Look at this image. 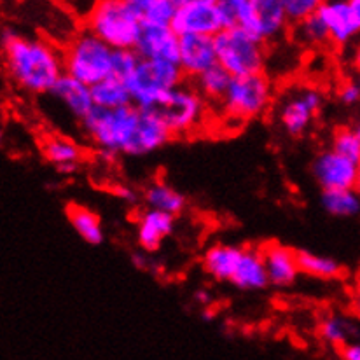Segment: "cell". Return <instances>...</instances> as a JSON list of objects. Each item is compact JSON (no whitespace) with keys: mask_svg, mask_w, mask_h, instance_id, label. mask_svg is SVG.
<instances>
[{"mask_svg":"<svg viewBox=\"0 0 360 360\" xmlns=\"http://www.w3.org/2000/svg\"><path fill=\"white\" fill-rule=\"evenodd\" d=\"M215 65H217V53H215L214 37H205V35L180 37L179 67L186 77L198 79Z\"/></svg>","mask_w":360,"mask_h":360,"instance_id":"9a60e30c","label":"cell"},{"mask_svg":"<svg viewBox=\"0 0 360 360\" xmlns=\"http://www.w3.org/2000/svg\"><path fill=\"white\" fill-rule=\"evenodd\" d=\"M142 27H170L177 0H129Z\"/></svg>","mask_w":360,"mask_h":360,"instance_id":"cb8c5ba5","label":"cell"},{"mask_svg":"<svg viewBox=\"0 0 360 360\" xmlns=\"http://www.w3.org/2000/svg\"><path fill=\"white\" fill-rule=\"evenodd\" d=\"M170 27L179 37H215L219 32H222L219 0H177V11Z\"/></svg>","mask_w":360,"mask_h":360,"instance_id":"30bf717a","label":"cell"},{"mask_svg":"<svg viewBox=\"0 0 360 360\" xmlns=\"http://www.w3.org/2000/svg\"><path fill=\"white\" fill-rule=\"evenodd\" d=\"M68 221H70L74 231L81 236L82 240L88 241L91 245H100L103 241V228L102 221L98 215L89 208L82 207V205L70 203L65 210Z\"/></svg>","mask_w":360,"mask_h":360,"instance_id":"d4e9b609","label":"cell"},{"mask_svg":"<svg viewBox=\"0 0 360 360\" xmlns=\"http://www.w3.org/2000/svg\"><path fill=\"white\" fill-rule=\"evenodd\" d=\"M311 172L322 191L355 189L359 165L345 160L333 149H327L316 154L311 163Z\"/></svg>","mask_w":360,"mask_h":360,"instance_id":"8fae6325","label":"cell"},{"mask_svg":"<svg viewBox=\"0 0 360 360\" xmlns=\"http://www.w3.org/2000/svg\"><path fill=\"white\" fill-rule=\"evenodd\" d=\"M330 149L352 163H360V140L354 128H338L333 135Z\"/></svg>","mask_w":360,"mask_h":360,"instance_id":"f546056e","label":"cell"},{"mask_svg":"<svg viewBox=\"0 0 360 360\" xmlns=\"http://www.w3.org/2000/svg\"><path fill=\"white\" fill-rule=\"evenodd\" d=\"M350 4H352V9H354L355 16H357V20L360 23V0H350Z\"/></svg>","mask_w":360,"mask_h":360,"instance_id":"ab89813d","label":"cell"},{"mask_svg":"<svg viewBox=\"0 0 360 360\" xmlns=\"http://www.w3.org/2000/svg\"><path fill=\"white\" fill-rule=\"evenodd\" d=\"M338 352H340L341 360H360V341L345 345V347L340 348Z\"/></svg>","mask_w":360,"mask_h":360,"instance_id":"d590c367","label":"cell"},{"mask_svg":"<svg viewBox=\"0 0 360 360\" xmlns=\"http://www.w3.org/2000/svg\"><path fill=\"white\" fill-rule=\"evenodd\" d=\"M316 14L326 25L330 42L334 44L345 46L360 32V23L352 9L350 0L320 2Z\"/></svg>","mask_w":360,"mask_h":360,"instance_id":"5bb4252c","label":"cell"},{"mask_svg":"<svg viewBox=\"0 0 360 360\" xmlns=\"http://www.w3.org/2000/svg\"><path fill=\"white\" fill-rule=\"evenodd\" d=\"M184 72L168 61L140 60L133 77L126 82L131 103L142 110H156L174 89L184 84Z\"/></svg>","mask_w":360,"mask_h":360,"instance_id":"5b68a950","label":"cell"},{"mask_svg":"<svg viewBox=\"0 0 360 360\" xmlns=\"http://www.w3.org/2000/svg\"><path fill=\"white\" fill-rule=\"evenodd\" d=\"M296 257L300 271L304 275L322 280H333L341 275V264L329 255L315 254V252L308 250H296Z\"/></svg>","mask_w":360,"mask_h":360,"instance_id":"f1b7e54d","label":"cell"},{"mask_svg":"<svg viewBox=\"0 0 360 360\" xmlns=\"http://www.w3.org/2000/svg\"><path fill=\"white\" fill-rule=\"evenodd\" d=\"M135 53L142 60L168 61L179 65L180 37L172 27H142Z\"/></svg>","mask_w":360,"mask_h":360,"instance_id":"4fadbf2b","label":"cell"},{"mask_svg":"<svg viewBox=\"0 0 360 360\" xmlns=\"http://www.w3.org/2000/svg\"><path fill=\"white\" fill-rule=\"evenodd\" d=\"M117 194H120L126 203H136L135 191H131L129 187H120V189H117Z\"/></svg>","mask_w":360,"mask_h":360,"instance_id":"74e56055","label":"cell"},{"mask_svg":"<svg viewBox=\"0 0 360 360\" xmlns=\"http://www.w3.org/2000/svg\"><path fill=\"white\" fill-rule=\"evenodd\" d=\"M355 290H357V294H359V297H360V273H359L357 280H355Z\"/></svg>","mask_w":360,"mask_h":360,"instance_id":"ee69618b","label":"cell"},{"mask_svg":"<svg viewBox=\"0 0 360 360\" xmlns=\"http://www.w3.org/2000/svg\"><path fill=\"white\" fill-rule=\"evenodd\" d=\"M322 93L313 88H302L289 96L280 107V122L290 136H302L311 126L313 117L322 109Z\"/></svg>","mask_w":360,"mask_h":360,"instance_id":"7c38bea8","label":"cell"},{"mask_svg":"<svg viewBox=\"0 0 360 360\" xmlns=\"http://www.w3.org/2000/svg\"><path fill=\"white\" fill-rule=\"evenodd\" d=\"M340 100L345 105H355V103L360 102V84L359 82H345L340 88Z\"/></svg>","mask_w":360,"mask_h":360,"instance_id":"e575fe53","label":"cell"},{"mask_svg":"<svg viewBox=\"0 0 360 360\" xmlns=\"http://www.w3.org/2000/svg\"><path fill=\"white\" fill-rule=\"evenodd\" d=\"M42 154L60 174H74L82 158L81 147L65 136H46L41 146Z\"/></svg>","mask_w":360,"mask_h":360,"instance_id":"44dd1931","label":"cell"},{"mask_svg":"<svg viewBox=\"0 0 360 360\" xmlns=\"http://www.w3.org/2000/svg\"><path fill=\"white\" fill-rule=\"evenodd\" d=\"M219 18H221L222 30L238 27V14H236L235 0H219Z\"/></svg>","mask_w":360,"mask_h":360,"instance_id":"836d02e7","label":"cell"},{"mask_svg":"<svg viewBox=\"0 0 360 360\" xmlns=\"http://www.w3.org/2000/svg\"><path fill=\"white\" fill-rule=\"evenodd\" d=\"M91 95L95 107H98V109L117 110L122 107L133 105L128 86L114 77H107L98 84L91 86Z\"/></svg>","mask_w":360,"mask_h":360,"instance_id":"484cf974","label":"cell"},{"mask_svg":"<svg viewBox=\"0 0 360 360\" xmlns=\"http://www.w3.org/2000/svg\"><path fill=\"white\" fill-rule=\"evenodd\" d=\"M354 131H355V135H357L359 140H360V120L357 121V124L354 126Z\"/></svg>","mask_w":360,"mask_h":360,"instance_id":"f6af8a7d","label":"cell"},{"mask_svg":"<svg viewBox=\"0 0 360 360\" xmlns=\"http://www.w3.org/2000/svg\"><path fill=\"white\" fill-rule=\"evenodd\" d=\"M359 84H360V81H359Z\"/></svg>","mask_w":360,"mask_h":360,"instance_id":"bcb514c9","label":"cell"},{"mask_svg":"<svg viewBox=\"0 0 360 360\" xmlns=\"http://www.w3.org/2000/svg\"><path fill=\"white\" fill-rule=\"evenodd\" d=\"M271 103V82L264 74L233 77L221 102L222 112L231 121H250L264 114Z\"/></svg>","mask_w":360,"mask_h":360,"instance_id":"52a82bcc","label":"cell"},{"mask_svg":"<svg viewBox=\"0 0 360 360\" xmlns=\"http://www.w3.org/2000/svg\"><path fill=\"white\" fill-rule=\"evenodd\" d=\"M235 6L238 28L261 44L278 39L289 25L283 0H235Z\"/></svg>","mask_w":360,"mask_h":360,"instance_id":"ba28073f","label":"cell"},{"mask_svg":"<svg viewBox=\"0 0 360 360\" xmlns=\"http://www.w3.org/2000/svg\"><path fill=\"white\" fill-rule=\"evenodd\" d=\"M217 63L231 74V77L264 74V44L254 41L238 27L219 32L214 37Z\"/></svg>","mask_w":360,"mask_h":360,"instance_id":"8992f818","label":"cell"},{"mask_svg":"<svg viewBox=\"0 0 360 360\" xmlns=\"http://www.w3.org/2000/svg\"><path fill=\"white\" fill-rule=\"evenodd\" d=\"M231 74L217 63L215 67L208 68L200 77L194 79V88L203 96L205 102L221 103L231 86Z\"/></svg>","mask_w":360,"mask_h":360,"instance_id":"4316f807","label":"cell"},{"mask_svg":"<svg viewBox=\"0 0 360 360\" xmlns=\"http://www.w3.org/2000/svg\"><path fill=\"white\" fill-rule=\"evenodd\" d=\"M320 201L327 214L333 217H357L360 214V196L355 189L322 191Z\"/></svg>","mask_w":360,"mask_h":360,"instance_id":"83f0119b","label":"cell"},{"mask_svg":"<svg viewBox=\"0 0 360 360\" xmlns=\"http://www.w3.org/2000/svg\"><path fill=\"white\" fill-rule=\"evenodd\" d=\"M355 191H357L360 196V163H359V174H357V184H355Z\"/></svg>","mask_w":360,"mask_h":360,"instance_id":"7bdbcfd3","label":"cell"},{"mask_svg":"<svg viewBox=\"0 0 360 360\" xmlns=\"http://www.w3.org/2000/svg\"><path fill=\"white\" fill-rule=\"evenodd\" d=\"M297 34L308 44H323V42L330 41L329 32H327L323 21L319 18V14H313L311 18L297 25Z\"/></svg>","mask_w":360,"mask_h":360,"instance_id":"1f68e13d","label":"cell"},{"mask_svg":"<svg viewBox=\"0 0 360 360\" xmlns=\"http://www.w3.org/2000/svg\"><path fill=\"white\" fill-rule=\"evenodd\" d=\"M4 61L11 81L32 95L51 93L65 75L63 55L42 39H28L6 28L2 32Z\"/></svg>","mask_w":360,"mask_h":360,"instance_id":"6da1fadb","label":"cell"},{"mask_svg":"<svg viewBox=\"0 0 360 360\" xmlns=\"http://www.w3.org/2000/svg\"><path fill=\"white\" fill-rule=\"evenodd\" d=\"M354 63H355V67L359 68L360 70V46L357 48V51H355V56H354Z\"/></svg>","mask_w":360,"mask_h":360,"instance_id":"b9f144b4","label":"cell"},{"mask_svg":"<svg viewBox=\"0 0 360 360\" xmlns=\"http://www.w3.org/2000/svg\"><path fill=\"white\" fill-rule=\"evenodd\" d=\"M142 110L135 105L122 107L117 110L95 109L81 121L82 131L96 146L98 153L128 154L136 128L140 124Z\"/></svg>","mask_w":360,"mask_h":360,"instance_id":"7a4b0ae2","label":"cell"},{"mask_svg":"<svg viewBox=\"0 0 360 360\" xmlns=\"http://www.w3.org/2000/svg\"><path fill=\"white\" fill-rule=\"evenodd\" d=\"M319 336L334 348H343L345 345L359 341L360 329L354 319L343 315H327L319 323Z\"/></svg>","mask_w":360,"mask_h":360,"instance_id":"603a6c76","label":"cell"},{"mask_svg":"<svg viewBox=\"0 0 360 360\" xmlns=\"http://www.w3.org/2000/svg\"><path fill=\"white\" fill-rule=\"evenodd\" d=\"M320 2L319 0H283V9H285L287 20L290 23L300 25L316 14Z\"/></svg>","mask_w":360,"mask_h":360,"instance_id":"d6a6232c","label":"cell"},{"mask_svg":"<svg viewBox=\"0 0 360 360\" xmlns=\"http://www.w3.org/2000/svg\"><path fill=\"white\" fill-rule=\"evenodd\" d=\"M49 95L55 96L61 105H63L72 116L77 117L79 121L84 120V117L95 109L91 88L82 84L77 79L70 77V75L67 74L56 82V86L53 88V91L49 93Z\"/></svg>","mask_w":360,"mask_h":360,"instance_id":"ac0fdd59","label":"cell"},{"mask_svg":"<svg viewBox=\"0 0 360 360\" xmlns=\"http://www.w3.org/2000/svg\"><path fill=\"white\" fill-rule=\"evenodd\" d=\"M205 110H207V102L203 96L194 86L184 82L170 93L163 105L153 112L160 116L172 135H186L194 131L203 122Z\"/></svg>","mask_w":360,"mask_h":360,"instance_id":"9c48e42d","label":"cell"},{"mask_svg":"<svg viewBox=\"0 0 360 360\" xmlns=\"http://www.w3.org/2000/svg\"><path fill=\"white\" fill-rule=\"evenodd\" d=\"M175 217L156 210H146L136 221V243L147 254L160 250L161 243L174 233Z\"/></svg>","mask_w":360,"mask_h":360,"instance_id":"e0dca14e","label":"cell"},{"mask_svg":"<svg viewBox=\"0 0 360 360\" xmlns=\"http://www.w3.org/2000/svg\"><path fill=\"white\" fill-rule=\"evenodd\" d=\"M354 311H355V316L360 320V297L357 296V300L354 302Z\"/></svg>","mask_w":360,"mask_h":360,"instance_id":"60d3db41","label":"cell"},{"mask_svg":"<svg viewBox=\"0 0 360 360\" xmlns=\"http://www.w3.org/2000/svg\"><path fill=\"white\" fill-rule=\"evenodd\" d=\"M194 300L200 302V304H208V302H210V294H208L207 290H198V292L194 294Z\"/></svg>","mask_w":360,"mask_h":360,"instance_id":"f35d334b","label":"cell"},{"mask_svg":"<svg viewBox=\"0 0 360 360\" xmlns=\"http://www.w3.org/2000/svg\"><path fill=\"white\" fill-rule=\"evenodd\" d=\"M61 55H63L65 74L89 88L112 74L114 49L86 28L72 37Z\"/></svg>","mask_w":360,"mask_h":360,"instance_id":"277c9868","label":"cell"},{"mask_svg":"<svg viewBox=\"0 0 360 360\" xmlns=\"http://www.w3.org/2000/svg\"><path fill=\"white\" fill-rule=\"evenodd\" d=\"M140 60L142 58L136 55L135 49H117V51H114L112 56V74H110V77L126 84L135 74Z\"/></svg>","mask_w":360,"mask_h":360,"instance_id":"4dcf8cb0","label":"cell"},{"mask_svg":"<svg viewBox=\"0 0 360 360\" xmlns=\"http://www.w3.org/2000/svg\"><path fill=\"white\" fill-rule=\"evenodd\" d=\"M143 201L147 205V210L163 212V214L177 217L180 212L186 208V198L180 191L172 187L170 184L163 180H154L153 184L143 191Z\"/></svg>","mask_w":360,"mask_h":360,"instance_id":"7402d4cb","label":"cell"},{"mask_svg":"<svg viewBox=\"0 0 360 360\" xmlns=\"http://www.w3.org/2000/svg\"><path fill=\"white\" fill-rule=\"evenodd\" d=\"M231 283L240 290H262L269 285L261 248H245Z\"/></svg>","mask_w":360,"mask_h":360,"instance_id":"ffe728a7","label":"cell"},{"mask_svg":"<svg viewBox=\"0 0 360 360\" xmlns=\"http://www.w3.org/2000/svg\"><path fill=\"white\" fill-rule=\"evenodd\" d=\"M243 252L245 248L236 247V245H212V247L207 248V252L203 255V269L214 280L231 283Z\"/></svg>","mask_w":360,"mask_h":360,"instance_id":"d6986e66","label":"cell"},{"mask_svg":"<svg viewBox=\"0 0 360 360\" xmlns=\"http://www.w3.org/2000/svg\"><path fill=\"white\" fill-rule=\"evenodd\" d=\"M264 257L268 280L275 287H289L300 275L296 250L280 243H269L261 248Z\"/></svg>","mask_w":360,"mask_h":360,"instance_id":"2e32d148","label":"cell"},{"mask_svg":"<svg viewBox=\"0 0 360 360\" xmlns=\"http://www.w3.org/2000/svg\"><path fill=\"white\" fill-rule=\"evenodd\" d=\"M84 28L102 39L114 51L135 49L142 34V23L136 18L129 0H102L89 9Z\"/></svg>","mask_w":360,"mask_h":360,"instance_id":"3957f363","label":"cell"},{"mask_svg":"<svg viewBox=\"0 0 360 360\" xmlns=\"http://www.w3.org/2000/svg\"><path fill=\"white\" fill-rule=\"evenodd\" d=\"M133 264L136 266V268L140 269H147L149 268V255H147V252L140 250L136 252V254H133Z\"/></svg>","mask_w":360,"mask_h":360,"instance_id":"8d00e7d4","label":"cell"}]
</instances>
